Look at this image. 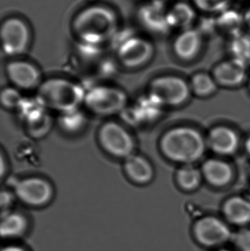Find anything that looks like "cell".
Masks as SVG:
<instances>
[{"label": "cell", "instance_id": "8fae6325", "mask_svg": "<svg viewBox=\"0 0 250 251\" xmlns=\"http://www.w3.org/2000/svg\"><path fill=\"white\" fill-rule=\"evenodd\" d=\"M154 48L143 39L135 38L125 43L119 50V58L126 66L138 67L148 62L152 57Z\"/></svg>", "mask_w": 250, "mask_h": 251}, {"label": "cell", "instance_id": "ba28073f", "mask_svg": "<svg viewBox=\"0 0 250 251\" xmlns=\"http://www.w3.org/2000/svg\"><path fill=\"white\" fill-rule=\"evenodd\" d=\"M15 193L25 204L41 206L52 199L53 189L44 178H29L19 181L15 187Z\"/></svg>", "mask_w": 250, "mask_h": 251}, {"label": "cell", "instance_id": "1f68e13d", "mask_svg": "<svg viewBox=\"0 0 250 251\" xmlns=\"http://www.w3.org/2000/svg\"><path fill=\"white\" fill-rule=\"evenodd\" d=\"M227 251V250H223V251Z\"/></svg>", "mask_w": 250, "mask_h": 251}, {"label": "cell", "instance_id": "ac0fdd59", "mask_svg": "<svg viewBox=\"0 0 250 251\" xmlns=\"http://www.w3.org/2000/svg\"><path fill=\"white\" fill-rule=\"evenodd\" d=\"M124 169L129 178L137 184H147L154 178V168L143 156L132 154L126 158Z\"/></svg>", "mask_w": 250, "mask_h": 251}, {"label": "cell", "instance_id": "d4e9b609", "mask_svg": "<svg viewBox=\"0 0 250 251\" xmlns=\"http://www.w3.org/2000/svg\"><path fill=\"white\" fill-rule=\"evenodd\" d=\"M194 27L196 28L205 38L218 33L215 15L204 14L201 18L198 17Z\"/></svg>", "mask_w": 250, "mask_h": 251}, {"label": "cell", "instance_id": "d6a6232c", "mask_svg": "<svg viewBox=\"0 0 250 251\" xmlns=\"http://www.w3.org/2000/svg\"></svg>", "mask_w": 250, "mask_h": 251}, {"label": "cell", "instance_id": "7c38bea8", "mask_svg": "<svg viewBox=\"0 0 250 251\" xmlns=\"http://www.w3.org/2000/svg\"><path fill=\"white\" fill-rule=\"evenodd\" d=\"M248 65L234 58L219 63L214 70V78L217 83L227 87L241 85L247 76Z\"/></svg>", "mask_w": 250, "mask_h": 251}, {"label": "cell", "instance_id": "30bf717a", "mask_svg": "<svg viewBox=\"0 0 250 251\" xmlns=\"http://www.w3.org/2000/svg\"><path fill=\"white\" fill-rule=\"evenodd\" d=\"M205 39L194 26L181 30L173 41V52L180 60L191 61L201 54Z\"/></svg>", "mask_w": 250, "mask_h": 251}, {"label": "cell", "instance_id": "4316f807", "mask_svg": "<svg viewBox=\"0 0 250 251\" xmlns=\"http://www.w3.org/2000/svg\"><path fill=\"white\" fill-rule=\"evenodd\" d=\"M20 101V96L16 91L8 89L3 91L1 94V101L7 107H14Z\"/></svg>", "mask_w": 250, "mask_h": 251}, {"label": "cell", "instance_id": "7a4b0ae2", "mask_svg": "<svg viewBox=\"0 0 250 251\" xmlns=\"http://www.w3.org/2000/svg\"><path fill=\"white\" fill-rule=\"evenodd\" d=\"M39 98L48 107L70 112L80 102L82 94L76 85L68 81L53 79L41 87Z\"/></svg>", "mask_w": 250, "mask_h": 251}, {"label": "cell", "instance_id": "83f0119b", "mask_svg": "<svg viewBox=\"0 0 250 251\" xmlns=\"http://www.w3.org/2000/svg\"><path fill=\"white\" fill-rule=\"evenodd\" d=\"M10 204H11V198H10V195L2 192L1 196V206L2 215H4V214L8 212L7 210Z\"/></svg>", "mask_w": 250, "mask_h": 251}, {"label": "cell", "instance_id": "d6986e66", "mask_svg": "<svg viewBox=\"0 0 250 251\" xmlns=\"http://www.w3.org/2000/svg\"><path fill=\"white\" fill-rule=\"evenodd\" d=\"M223 213L226 219L236 226L250 223V202L242 197H232L225 203Z\"/></svg>", "mask_w": 250, "mask_h": 251}, {"label": "cell", "instance_id": "4fadbf2b", "mask_svg": "<svg viewBox=\"0 0 250 251\" xmlns=\"http://www.w3.org/2000/svg\"><path fill=\"white\" fill-rule=\"evenodd\" d=\"M208 143L215 153L231 155L237 151L239 138L236 131L227 126L215 127L210 131Z\"/></svg>", "mask_w": 250, "mask_h": 251}, {"label": "cell", "instance_id": "2e32d148", "mask_svg": "<svg viewBox=\"0 0 250 251\" xmlns=\"http://www.w3.org/2000/svg\"><path fill=\"white\" fill-rule=\"evenodd\" d=\"M202 174L209 184L224 187L231 181L233 172L230 165L225 161L211 159L204 162Z\"/></svg>", "mask_w": 250, "mask_h": 251}, {"label": "cell", "instance_id": "603a6c76", "mask_svg": "<svg viewBox=\"0 0 250 251\" xmlns=\"http://www.w3.org/2000/svg\"><path fill=\"white\" fill-rule=\"evenodd\" d=\"M192 88L196 95L207 97L215 92L217 82L206 73H198L192 79Z\"/></svg>", "mask_w": 250, "mask_h": 251}, {"label": "cell", "instance_id": "9c48e42d", "mask_svg": "<svg viewBox=\"0 0 250 251\" xmlns=\"http://www.w3.org/2000/svg\"><path fill=\"white\" fill-rule=\"evenodd\" d=\"M86 104L98 114H110L122 108L126 97L121 91L110 88H97L87 95Z\"/></svg>", "mask_w": 250, "mask_h": 251}, {"label": "cell", "instance_id": "44dd1931", "mask_svg": "<svg viewBox=\"0 0 250 251\" xmlns=\"http://www.w3.org/2000/svg\"><path fill=\"white\" fill-rule=\"evenodd\" d=\"M228 51L232 58L250 64V34L242 32L229 38Z\"/></svg>", "mask_w": 250, "mask_h": 251}, {"label": "cell", "instance_id": "4dcf8cb0", "mask_svg": "<svg viewBox=\"0 0 250 251\" xmlns=\"http://www.w3.org/2000/svg\"><path fill=\"white\" fill-rule=\"evenodd\" d=\"M245 148H246V150L247 151H248V153L250 154V137L248 140H247L246 143H245Z\"/></svg>", "mask_w": 250, "mask_h": 251}, {"label": "cell", "instance_id": "9a60e30c", "mask_svg": "<svg viewBox=\"0 0 250 251\" xmlns=\"http://www.w3.org/2000/svg\"><path fill=\"white\" fill-rule=\"evenodd\" d=\"M169 26L181 30L193 27L198 19L197 9L192 3L178 1L167 15Z\"/></svg>", "mask_w": 250, "mask_h": 251}, {"label": "cell", "instance_id": "5b68a950", "mask_svg": "<svg viewBox=\"0 0 250 251\" xmlns=\"http://www.w3.org/2000/svg\"><path fill=\"white\" fill-rule=\"evenodd\" d=\"M99 140L102 147L113 156L127 158L133 154V138L124 127L115 122H108L101 126Z\"/></svg>", "mask_w": 250, "mask_h": 251}, {"label": "cell", "instance_id": "f1b7e54d", "mask_svg": "<svg viewBox=\"0 0 250 251\" xmlns=\"http://www.w3.org/2000/svg\"><path fill=\"white\" fill-rule=\"evenodd\" d=\"M245 26L250 31V7L244 12Z\"/></svg>", "mask_w": 250, "mask_h": 251}, {"label": "cell", "instance_id": "cb8c5ba5", "mask_svg": "<svg viewBox=\"0 0 250 251\" xmlns=\"http://www.w3.org/2000/svg\"><path fill=\"white\" fill-rule=\"evenodd\" d=\"M232 0H192L197 10L204 14L217 15L231 6Z\"/></svg>", "mask_w": 250, "mask_h": 251}, {"label": "cell", "instance_id": "e0dca14e", "mask_svg": "<svg viewBox=\"0 0 250 251\" xmlns=\"http://www.w3.org/2000/svg\"><path fill=\"white\" fill-rule=\"evenodd\" d=\"M216 16L218 33L230 38L244 32L245 26L244 13L231 6Z\"/></svg>", "mask_w": 250, "mask_h": 251}, {"label": "cell", "instance_id": "8992f818", "mask_svg": "<svg viewBox=\"0 0 250 251\" xmlns=\"http://www.w3.org/2000/svg\"><path fill=\"white\" fill-rule=\"evenodd\" d=\"M193 234L197 241L205 247L223 246L231 238L228 226L214 216H206L198 220L193 226Z\"/></svg>", "mask_w": 250, "mask_h": 251}, {"label": "cell", "instance_id": "7402d4cb", "mask_svg": "<svg viewBox=\"0 0 250 251\" xmlns=\"http://www.w3.org/2000/svg\"><path fill=\"white\" fill-rule=\"evenodd\" d=\"M176 180L182 189L192 191L199 187L202 180V174L195 167L186 165L179 170L176 174Z\"/></svg>", "mask_w": 250, "mask_h": 251}, {"label": "cell", "instance_id": "f546056e", "mask_svg": "<svg viewBox=\"0 0 250 251\" xmlns=\"http://www.w3.org/2000/svg\"><path fill=\"white\" fill-rule=\"evenodd\" d=\"M1 251H26L23 248L18 246H8L1 250Z\"/></svg>", "mask_w": 250, "mask_h": 251}, {"label": "cell", "instance_id": "277c9868", "mask_svg": "<svg viewBox=\"0 0 250 251\" xmlns=\"http://www.w3.org/2000/svg\"><path fill=\"white\" fill-rule=\"evenodd\" d=\"M150 97L162 105L177 106L189 98V88L182 78L163 76L154 79L149 87Z\"/></svg>", "mask_w": 250, "mask_h": 251}, {"label": "cell", "instance_id": "52a82bcc", "mask_svg": "<svg viewBox=\"0 0 250 251\" xmlns=\"http://www.w3.org/2000/svg\"><path fill=\"white\" fill-rule=\"evenodd\" d=\"M1 46L7 55H17L26 50L29 32L26 24L19 19H7L1 28Z\"/></svg>", "mask_w": 250, "mask_h": 251}, {"label": "cell", "instance_id": "484cf974", "mask_svg": "<svg viewBox=\"0 0 250 251\" xmlns=\"http://www.w3.org/2000/svg\"><path fill=\"white\" fill-rule=\"evenodd\" d=\"M235 245L240 251H250V229L242 228L236 233Z\"/></svg>", "mask_w": 250, "mask_h": 251}, {"label": "cell", "instance_id": "5bb4252c", "mask_svg": "<svg viewBox=\"0 0 250 251\" xmlns=\"http://www.w3.org/2000/svg\"><path fill=\"white\" fill-rule=\"evenodd\" d=\"M7 74L14 85L24 89L35 87L40 79V73L37 68L25 61L9 63L7 66Z\"/></svg>", "mask_w": 250, "mask_h": 251}, {"label": "cell", "instance_id": "3957f363", "mask_svg": "<svg viewBox=\"0 0 250 251\" xmlns=\"http://www.w3.org/2000/svg\"><path fill=\"white\" fill-rule=\"evenodd\" d=\"M115 20L104 7H91L81 13L75 22L76 32L82 38L95 41L105 38L113 30Z\"/></svg>", "mask_w": 250, "mask_h": 251}, {"label": "cell", "instance_id": "6da1fadb", "mask_svg": "<svg viewBox=\"0 0 250 251\" xmlns=\"http://www.w3.org/2000/svg\"><path fill=\"white\" fill-rule=\"evenodd\" d=\"M160 147L164 156L170 160L190 165L204 156L205 142L198 130L179 126L169 130L163 135Z\"/></svg>", "mask_w": 250, "mask_h": 251}, {"label": "cell", "instance_id": "ffe728a7", "mask_svg": "<svg viewBox=\"0 0 250 251\" xmlns=\"http://www.w3.org/2000/svg\"><path fill=\"white\" fill-rule=\"evenodd\" d=\"M26 217L19 212H7L1 215L0 233L3 239H14L22 237L27 231Z\"/></svg>", "mask_w": 250, "mask_h": 251}]
</instances>
